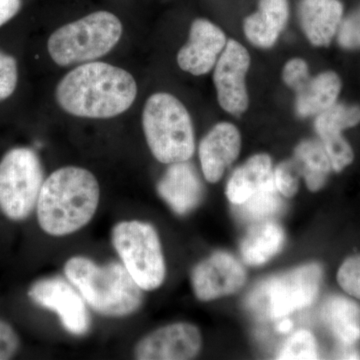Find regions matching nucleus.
Instances as JSON below:
<instances>
[{
	"label": "nucleus",
	"instance_id": "nucleus-1",
	"mask_svg": "<svg viewBox=\"0 0 360 360\" xmlns=\"http://www.w3.org/2000/svg\"><path fill=\"white\" fill-rule=\"evenodd\" d=\"M137 96L134 77L123 68L91 61L70 70L59 82L56 99L68 115L108 120L129 110Z\"/></svg>",
	"mask_w": 360,
	"mask_h": 360
},
{
	"label": "nucleus",
	"instance_id": "nucleus-2",
	"mask_svg": "<svg viewBox=\"0 0 360 360\" xmlns=\"http://www.w3.org/2000/svg\"><path fill=\"white\" fill-rule=\"evenodd\" d=\"M101 198L98 181L89 170L59 168L42 184L37 200V219L42 231L65 236L79 231L94 219Z\"/></svg>",
	"mask_w": 360,
	"mask_h": 360
},
{
	"label": "nucleus",
	"instance_id": "nucleus-3",
	"mask_svg": "<svg viewBox=\"0 0 360 360\" xmlns=\"http://www.w3.org/2000/svg\"><path fill=\"white\" fill-rule=\"evenodd\" d=\"M65 274L85 302L99 314L127 316L143 302L141 286L120 262L98 265L87 257H71L65 265Z\"/></svg>",
	"mask_w": 360,
	"mask_h": 360
},
{
	"label": "nucleus",
	"instance_id": "nucleus-4",
	"mask_svg": "<svg viewBox=\"0 0 360 360\" xmlns=\"http://www.w3.org/2000/svg\"><path fill=\"white\" fill-rule=\"evenodd\" d=\"M142 129L151 153L161 163L188 161L195 151L193 120L184 103L167 92L149 96Z\"/></svg>",
	"mask_w": 360,
	"mask_h": 360
},
{
	"label": "nucleus",
	"instance_id": "nucleus-5",
	"mask_svg": "<svg viewBox=\"0 0 360 360\" xmlns=\"http://www.w3.org/2000/svg\"><path fill=\"white\" fill-rule=\"evenodd\" d=\"M122 23L110 11H96L52 33L47 51L59 66L84 65L103 58L122 37Z\"/></svg>",
	"mask_w": 360,
	"mask_h": 360
},
{
	"label": "nucleus",
	"instance_id": "nucleus-6",
	"mask_svg": "<svg viewBox=\"0 0 360 360\" xmlns=\"http://www.w3.org/2000/svg\"><path fill=\"white\" fill-rule=\"evenodd\" d=\"M322 279L317 264L302 265L258 284L248 298V307L260 319H281L314 302Z\"/></svg>",
	"mask_w": 360,
	"mask_h": 360
},
{
	"label": "nucleus",
	"instance_id": "nucleus-7",
	"mask_svg": "<svg viewBox=\"0 0 360 360\" xmlns=\"http://www.w3.org/2000/svg\"><path fill=\"white\" fill-rule=\"evenodd\" d=\"M111 240L125 269L142 290L160 288L167 269L160 238L153 225L139 220L120 222L113 227Z\"/></svg>",
	"mask_w": 360,
	"mask_h": 360
},
{
	"label": "nucleus",
	"instance_id": "nucleus-8",
	"mask_svg": "<svg viewBox=\"0 0 360 360\" xmlns=\"http://www.w3.org/2000/svg\"><path fill=\"white\" fill-rule=\"evenodd\" d=\"M44 182L41 161L33 149L7 151L0 160V210L14 221L27 219L37 205Z\"/></svg>",
	"mask_w": 360,
	"mask_h": 360
},
{
	"label": "nucleus",
	"instance_id": "nucleus-9",
	"mask_svg": "<svg viewBox=\"0 0 360 360\" xmlns=\"http://www.w3.org/2000/svg\"><path fill=\"white\" fill-rule=\"evenodd\" d=\"M28 296L33 302L58 315L66 331L84 335L90 328L86 302L73 286L60 277L40 279L30 286Z\"/></svg>",
	"mask_w": 360,
	"mask_h": 360
},
{
	"label": "nucleus",
	"instance_id": "nucleus-10",
	"mask_svg": "<svg viewBox=\"0 0 360 360\" xmlns=\"http://www.w3.org/2000/svg\"><path fill=\"white\" fill-rule=\"evenodd\" d=\"M250 66L248 49L236 40H229L214 66L213 82L219 105L231 115H243L248 108L245 78Z\"/></svg>",
	"mask_w": 360,
	"mask_h": 360
},
{
	"label": "nucleus",
	"instance_id": "nucleus-11",
	"mask_svg": "<svg viewBox=\"0 0 360 360\" xmlns=\"http://www.w3.org/2000/svg\"><path fill=\"white\" fill-rule=\"evenodd\" d=\"M200 331L186 322L163 326L144 336L134 349L139 360H187L200 354Z\"/></svg>",
	"mask_w": 360,
	"mask_h": 360
},
{
	"label": "nucleus",
	"instance_id": "nucleus-12",
	"mask_svg": "<svg viewBox=\"0 0 360 360\" xmlns=\"http://www.w3.org/2000/svg\"><path fill=\"white\" fill-rule=\"evenodd\" d=\"M246 272L229 253L219 251L194 267L191 281L194 293L202 302L231 295L243 288Z\"/></svg>",
	"mask_w": 360,
	"mask_h": 360
},
{
	"label": "nucleus",
	"instance_id": "nucleus-13",
	"mask_svg": "<svg viewBox=\"0 0 360 360\" xmlns=\"http://www.w3.org/2000/svg\"><path fill=\"white\" fill-rule=\"evenodd\" d=\"M226 35L212 21L198 18L189 30L188 40L177 53L180 70L194 77L210 72L227 44Z\"/></svg>",
	"mask_w": 360,
	"mask_h": 360
},
{
	"label": "nucleus",
	"instance_id": "nucleus-14",
	"mask_svg": "<svg viewBox=\"0 0 360 360\" xmlns=\"http://www.w3.org/2000/svg\"><path fill=\"white\" fill-rule=\"evenodd\" d=\"M241 136L238 127L229 122H219L203 137L200 146L202 174L208 182L219 181L227 167L238 158Z\"/></svg>",
	"mask_w": 360,
	"mask_h": 360
},
{
	"label": "nucleus",
	"instance_id": "nucleus-15",
	"mask_svg": "<svg viewBox=\"0 0 360 360\" xmlns=\"http://www.w3.org/2000/svg\"><path fill=\"white\" fill-rule=\"evenodd\" d=\"M158 193L177 214L191 212L203 198V184L187 161L172 163L158 184Z\"/></svg>",
	"mask_w": 360,
	"mask_h": 360
},
{
	"label": "nucleus",
	"instance_id": "nucleus-16",
	"mask_svg": "<svg viewBox=\"0 0 360 360\" xmlns=\"http://www.w3.org/2000/svg\"><path fill=\"white\" fill-rule=\"evenodd\" d=\"M298 18L310 44L326 47L338 34L343 20V4L340 0H302Z\"/></svg>",
	"mask_w": 360,
	"mask_h": 360
},
{
	"label": "nucleus",
	"instance_id": "nucleus-17",
	"mask_svg": "<svg viewBox=\"0 0 360 360\" xmlns=\"http://www.w3.org/2000/svg\"><path fill=\"white\" fill-rule=\"evenodd\" d=\"M290 20L288 0H259L258 9L243 22V32L251 44L270 49L276 44Z\"/></svg>",
	"mask_w": 360,
	"mask_h": 360
},
{
	"label": "nucleus",
	"instance_id": "nucleus-18",
	"mask_svg": "<svg viewBox=\"0 0 360 360\" xmlns=\"http://www.w3.org/2000/svg\"><path fill=\"white\" fill-rule=\"evenodd\" d=\"M342 82L338 73L328 70L309 77L295 90V110L300 117L316 116L338 103Z\"/></svg>",
	"mask_w": 360,
	"mask_h": 360
},
{
	"label": "nucleus",
	"instance_id": "nucleus-19",
	"mask_svg": "<svg viewBox=\"0 0 360 360\" xmlns=\"http://www.w3.org/2000/svg\"><path fill=\"white\" fill-rule=\"evenodd\" d=\"M274 174L271 158L260 153L251 156L245 165L234 172L226 187V195L234 205L248 200Z\"/></svg>",
	"mask_w": 360,
	"mask_h": 360
},
{
	"label": "nucleus",
	"instance_id": "nucleus-20",
	"mask_svg": "<svg viewBox=\"0 0 360 360\" xmlns=\"http://www.w3.org/2000/svg\"><path fill=\"white\" fill-rule=\"evenodd\" d=\"M322 317L343 345H354L360 338V307L352 300L335 295L326 300Z\"/></svg>",
	"mask_w": 360,
	"mask_h": 360
},
{
	"label": "nucleus",
	"instance_id": "nucleus-21",
	"mask_svg": "<svg viewBox=\"0 0 360 360\" xmlns=\"http://www.w3.org/2000/svg\"><path fill=\"white\" fill-rule=\"evenodd\" d=\"M284 232L278 224L264 222L252 227L241 243L240 251L246 264L257 266L269 262L283 248Z\"/></svg>",
	"mask_w": 360,
	"mask_h": 360
},
{
	"label": "nucleus",
	"instance_id": "nucleus-22",
	"mask_svg": "<svg viewBox=\"0 0 360 360\" xmlns=\"http://www.w3.org/2000/svg\"><path fill=\"white\" fill-rule=\"evenodd\" d=\"M295 158L310 191H319L328 181L333 169L330 158L321 141L307 139L295 148Z\"/></svg>",
	"mask_w": 360,
	"mask_h": 360
},
{
	"label": "nucleus",
	"instance_id": "nucleus-23",
	"mask_svg": "<svg viewBox=\"0 0 360 360\" xmlns=\"http://www.w3.org/2000/svg\"><path fill=\"white\" fill-rule=\"evenodd\" d=\"M236 206V214L243 221L264 220L281 212L283 200L279 196L274 174L248 200Z\"/></svg>",
	"mask_w": 360,
	"mask_h": 360
},
{
	"label": "nucleus",
	"instance_id": "nucleus-24",
	"mask_svg": "<svg viewBox=\"0 0 360 360\" xmlns=\"http://www.w3.org/2000/svg\"><path fill=\"white\" fill-rule=\"evenodd\" d=\"M360 123V106L356 104L336 103L316 115L314 129L319 136L328 134H342L345 129Z\"/></svg>",
	"mask_w": 360,
	"mask_h": 360
},
{
	"label": "nucleus",
	"instance_id": "nucleus-25",
	"mask_svg": "<svg viewBox=\"0 0 360 360\" xmlns=\"http://www.w3.org/2000/svg\"><path fill=\"white\" fill-rule=\"evenodd\" d=\"M316 343L307 330H300L291 335L277 354V359H317Z\"/></svg>",
	"mask_w": 360,
	"mask_h": 360
},
{
	"label": "nucleus",
	"instance_id": "nucleus-26",
	"mask_svg": "<svg viewBox=\"0 0 360 360\" xmlns=\"http://www.w3.org/2000/svg\"><path fill=\"white\" fill-rule=\"evenodd\" d=\"M274 181L279 193L285 198H292L298 191L302 169L295 158L283 161L274 172Z\"/></svg>",
	"mask_w": 360,
	"mask_h": 360
},
{
	"label": "nucleus",
	"instance_id": "nucleus-27",
	"mask_svg": "<svg viewBox=\"0 0 360 360\" xmlns=\"http://www.w3.org/2000/svg\"><path fill=\"white\" fill-rule=\"evenodd\" d=\"M338 42L347 51L360 49V6L341 21Z\"/></svg>",
	"mask_w": 360,
	"mask_h": 360
},
{
	"label": "nucleus",
	"instance_id": "nucleus-28",
	"mask_svg": "<svg viewBox=\"0 0 360 360\" xmlns=\"http://www.w3.org/2000/svg\"><path fill=\"white\" fill-rule=\"evenodd\" d=\"M18 82V61L11 54L0 51V101L13 96Z\"/></svg>",
	"mask_w": 360,
	"mask_h": 360
},
{
	"label": "nucleus",
	"instance_id": "nucleus-29",
	"mask_svg": "<svg viewBox=\"0 0 360 360\" xmlns=\"http://www.w3.org/2000/svg\"><path fill=\"white\" fill-rule=\"evenodd\" d=\"M338 281L348 295L360 300V255L347 258L341 264L338 274Z\"/></svg>",
	"mask_w": 360,
	"mask_h": 360
},
{
	"label": "nucleus",
	"instance_id": "nucleus-30",
	"mask_svg": "<svg viewBox=\"0 0 360 360\" xmlns=\"http://www.w3.org/2000/svg\"><path fill=\"white\" fill-rule=\"evenodd\" d=\"M310 77L309 65L302 58H292L283 70L284 84L295 91Z\"/></svg>",
	"mask_w": 360,
	"mask_h": 360
},
{
	"label": "nucleus",
	"instance_id": "nucleus-31",
	"mask_svg": "<svg viewBox=\"0 0 360 360\" xmlns=\"http://www.w3.org/2000/svg\"><path fill=\"white\" fill-rule=\"evenodd\" d=\"M20 347V336L13 326L0 319V360L13 359Z\"/></svg>",
	"mask_w": 360,
	"mask_h": 360
},
{
	"label": "nucleus",
	"instance_id": "nucleus-32",
	"mask_svg": "<svg viewBox=\"0 0 360 360\" xmlns=\"http://www.w3.org/2000/svg\"><path fill=\"white\" fill-rule=\"evenodd\" d=\"M21 0H0V27L20 13Z\"/></svg>",
	"mask_w": 360,
	"mask_h": 360
},
{
	"label": "nucleus",
	"instance_id": "nucleus-33",
	"mask_svg": "<svg viewBox=\"0 0 360 360\" xmlns=\"http://www.w3.org/2000/svg\"><path fill=\"white\" fill-rule=\"evenodd\" d=\"M291 328H292V322L288 321V319H284V321H281V323L277 326V330L279 333H288L290 330Z\"/></svg>",
	"mask_w": 360,
	"mask_h": 360
}]
</instances>
